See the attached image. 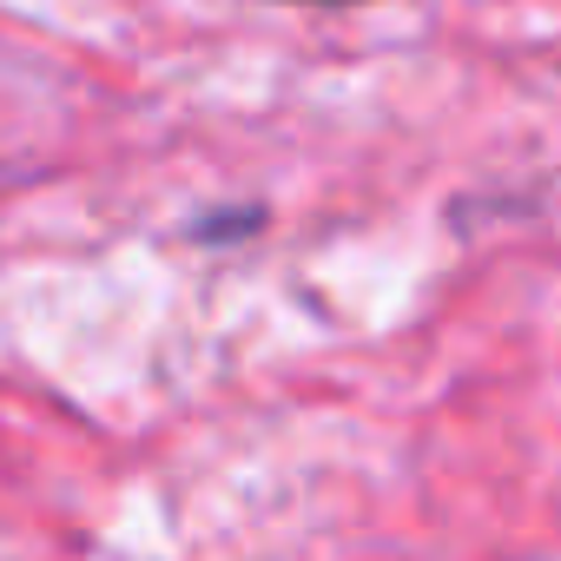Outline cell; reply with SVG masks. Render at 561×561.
Segmentation results:
<instances>
[{
    "mask_svg": "<svg viewBox=\"0 0 561 561\" xmlns=\"http://www.w3.org/2000/svg\"><path fill=\"white\" fill-rule=\"evenodd\" d=\"M251 225H257V211H225V218H205L198 231H205V238H238V231H251Z\"/></svg>",
    "mask_w": 561,
    "mask_h": 561,
    "instance_id": "6da1fadb",
    "label": "cell"
}]
</instances>
